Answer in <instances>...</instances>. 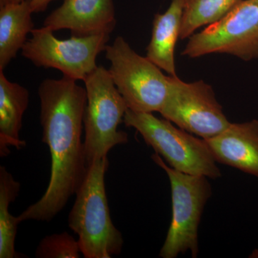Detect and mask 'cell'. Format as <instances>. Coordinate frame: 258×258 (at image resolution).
I'll use <instances>...</instances> for the list:
<instances>
[{
  "label": "cell",
  "instance_id": "277c9868",
  "mask_svg": "<svg viewBox=\"0 0 258 258\" xmlns=\"http://www.w3.org/2000/svg\"><path fill=\"white\" fill-rule=\"evenodd\" d=\"M123 123L134 128L143 137L148 146L164 158L176 170L217 179L222 176L205 139L194 137L178 128L166 118H159L152 113L128 109Z\"/></svg>",
  "mask_w": 258,
  "mask_h": 258
},
{
  "label": "cell",
  "instance_id": "6da1fadb",
  "mask_svg": "<svg viewBox=\"0 0 258 258\" xmlns=\"http://www.w3.org/2000/svg\"><path fill=\"white\" fill-rule=\"evenodd\" d=\"M63 76L45 79L38 88L43 143L50 149V181L45 192L18 215L19 222H50L76 195L87 173L81 139L87 103L86 88Z\"/></svg>",
  "mask_w": 258,
  "mask_h": 258
},
{
  "label": "cell",
  "instance_id": "ac0fdd59",
  "mask_svg": "<svg viewBox=\"0 0 258 258\" xmlns=\"http://www.w3.org/2000/svg\"><path fill=\"white\" fill-rule=\"evenodd\" d=\"M54 0H30V4L33 13H40L45 11L47 6Z\"/></svg>",
  "mask_w": 258,
  "mask_h": 258
},
{
  "label": "cell",
  "instance_id": "5bb4252c",
  "mask_svg": "<svg viewBox=\"0 0 258 258\" xmlns=\"http://www.w3.org/2000/svg\"><path fill=\"white\" fill-rule=\"evenodd\" d=\"M30 0L0 8V71H4L34 30Z\"/></svg>",
  "mask_w": 258,
  "mask_h": 258
},
{
  "label": "cell",
  "instance_id": "7a4b0ae2",
  "mask_svg": "<svg viewBox=\"0 0 258 258\" xmlns=\"http://www.w3.org/2000/svg\"><path fill=\"white\" fill-rule=\"evenodd\" d=\"M108 165L105 157L88 166L69 213L70 229L79 236L85 258H111L123 248V235L112 222L107 199L105 175Z\"/></svg>",
  "mask_w": 258,
  "mask_h": 258
},
{
  "label": "cell",
  "instance_id": "2e32d148",
  "mask_svg": "<svg viewBox=\"0 0 258 258\" xmlns=\"http://www.w3.org/2000/svg\"><path fill=\"white\" fill-rule=\"evenodd\" d=\"M240 0H185L180 37L191 36L205 25L216 23L233 9Z\"/></svg>",
  "mask_w": 258,
  "mask_h": 258
},
{
  "label": "cell",
  "instance_id": "9c48e42d",
  "mask_svg": "<svg viewBox=\"0 0 258 258\" xmlns=\"http://www.w3.org/2000/svg\"><path fill=\"white\" fill-rule=\"evenodd\" d=\"M161 115L179 128L203 139L222 133L230 122L213 89L203 81L185 83L169 76V90Z\"/></svg>",
  "mask_w": 258,
  "mask_h": 258
},
{
  "label": "cell",
  "instance_id": "d6986e66",
  "mask_svg": "<svg viewBox=\"0 0 258 258\" xmlns=\"http://www.w3.org/2000/svg\"><path fill=\"white\" fill-rule=\"evenodd\" d=\"M24 1L25 0H0V8L8 5L18 4Z\"/></svg>",
  "mask_w": 258,
  "mask_h": 258
},
{
  "label": "cell",
  "instance_id": "30bf717a",
  "mask_svg": "<svg viewBox=\"0 0 258 258\" xmlns=\"http://www.w3.org/2000/svg\"><path fill=\"white\" fill-rule=\"evenodd\" d=\"M116 24L112 0H64L45 18L51 31L69 30L72 36L111 34Z\"/></svg>",
  "mask_w": 258,
  "mask_h": 258
},
{
  "label": "cell",
  "instance_id": "5b68a950",
  "mask_svg": "<svg viewBox=\"0 0 258 258\" xmlns=\"http://www.w3.org/2000/svg\"><path fill=\"white\" fill-rule=\"evenodd\" d=\"M152 159L169 177L172 202V217L159 257L176 258L190 251L191 257H197L200 251L199 226L212 193L208 177L176 170L157 153L152 154Z\"/></svg>",
  "mask_w": 258,
  "mask_h": 258
},
{
  "label": "cell",
  "instance_id": "ba28073f",
  "mask_svg": "<svg viewBox=\"0 0 258 258\" xmlns=\"http://www.w3.org/2000/svg\"><path fill=\"white\" fill-rule=\"evenodd\" d=\"M212 53L258 58V0H240L221 20L189 37L181 54L195 58Z\"/></svg>",
  "mask_w": 258,
  "mask_h": 258
},
{
  "label": "cell",
  "instance_id": "4fadbf2b",
  "mask_svg": "<svg viewBox=\"0 0 258 258\" xmlns=\"http://www.w3.org/2000/svg\"><path fill=\"white\" fill-rule=\"evenodd\" d=\"M29 104L28 89L7 79L0 71V157H8L10 147H26L20 137L23 117Z\"/></svg>",
  "mask_w": 258,
  "mask_h": 258
},
{
  "label": "cell",
  "instance_id": "e0dca14e",
  "mask_svg": "<svg viewBox=\"0 0 258 258\" xmlns=\"http://www.w3.org/2000/svg\"><path fill=\"white\" fill-rule=\"evenodd\" d=\"M79 241L68 232L52 234L44 237L35 251L37 258H79Z\"/></svg>",
  "mask_w": 258,
  "mask_h": 258
},
{
  "label": "cell",
  "instance_id": "7c38bea8",
  "mask_svg": "<svg viewBox=\"0 0 258 258\" xmlns=\"http://www.w3.org/2000/svg\"><path fill=\"white\" fill-rule=\"evenodd\" d=\"M185 0H172L163 14H156L152 38L147 47L149 60L169 76H176L174 52L180 37Z\"/></svg>",
  "mask_w": 258,
  "mask_h": 258
},
{
  "label": "cell",
  "instance_id": "8992f818",
  "mask_svg": "<svg viewBox=\"0 0 258 258\" xmlns=\"http://www.w3.org/2000/svg\"><path fill=\"white\" fill-rule=\"evenodd\" d=\"M106 58L115 86L128 109L137 112H160L169 90V76L147 57L139 55L123 37L118 36L106 47Z\"/></svg>",
  "mask_w": 258,
  "mask_h": 258
},
{
  "label": "cell",
  "instance_id": "ffe728a7",
  "mask_svg": "<svg viewBox=\"0 0 258 258\" xmlns=\"http://www.w3.org/2000/svg\"><path fill=\"white\" fill-rule=\"evenodd\" d=\"M249 258H258V247L252 251V253L249 254Z\"/></svg>",
  "mask_w": 258,
  "mask_h": 258
},
{
  "label": "cell",
  "instance_id": "8fae6325",
  "mask_svg": "<svg viewBox=\"0 0 258 258\" xmlns=\"http://www.w3.org/2000/svg\"><path fill=\"white\" fill-rule=\"evenodd\" d=\"M205 140L217 162L258 178V120L231 123L222 133Z\"/></svg>",
  "mask_w": 258,
  "mask_h": 258
},
{
  "label": "cell",
  "instance_id": "9a60e30c",
  "mask_svg": "<svg viewBox=\"0 0 258 258\" xmlns=\"http://www.w3.org/2000/svg\"><path fill=\"white\" fill-rule=\"evenodd\" d=\"M21 184L5 166H0V258H20L15 249L18 217L10 212V206L18 198Z\"/></svg>",
  "mask_w": 258,
  "mask_h": 258
},
{
  "label": "cell",
  "instance_id": "52a82bcc",
  "mask_svg": "<svg viewBox=\"0 0 258 258\" xmlns=\"http://www.w3.org/2000/svg\"><path fill=\"white\" fill-rule=\"evenodd\" d=\"M53 32L44 27L34 29L22 55L37 67L58 70L63 76L84 81L98 67L97 56L106 50L109 34L59 40Z\"/></svg>",
  "mask_w": 258,
  "mask_h": 258
},
{
  "label": "cell",
  "instance_id": "3957f363",
  "mask_svg": "<svg viewBox=\"0 0 258 258\" xmlns=\"http://www.w3.org/2000/svg\"><path fill=\"white\" fill-rule=\"evenodd\" d=\"M87 103L83 117L87 166L107 157L117 145L128 143V134L118 130L128 109L108 70L98 66L85 79Z\"/></svg>",
  "mask_w": 258,
  "mask_h": 258
}]
</instances>
